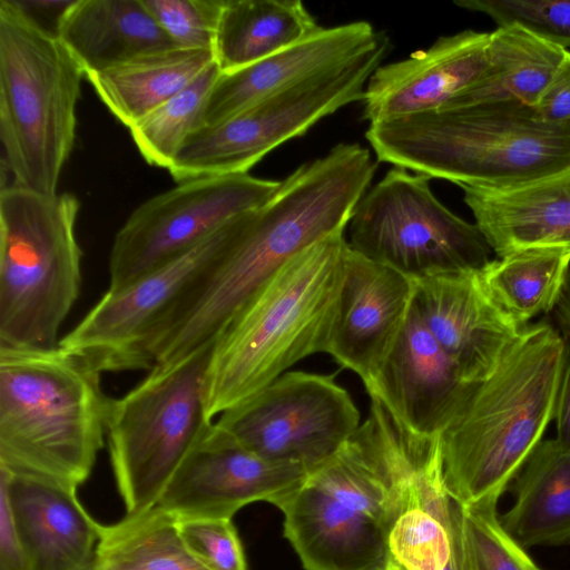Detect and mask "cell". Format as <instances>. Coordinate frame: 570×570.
Returning a JSON list of instances; mask_svg holds the SVG:
<instances>
[{
	"label": "cell",
	"instance_id": "cell-24",
	"mask_svg": "<svg viewBox=\"0 0 570 570\" xmlns=\"http://www.w3.org/2000/svg\"><path fill=\"white\" fill-rule=\"evenodd\" d=\"M58 38L86 77L136 57L177 48L142 0H73Z\"/></svg>",
	"mask_w": 570,
	"mask_h": 570
},
{
	"label": "cell",
	"instance_id": "cell-10",
	"mask_svg": "<svg viewBox=\"0 0 570 570\" xmlns=\"http://www.w3.org/2000/svg\"><path fill=\"white\" fill-rule=\"evenodd\" d=\"M380 42L338 67L267 96L214 125L194 130L168 168L177 183L245 174L285 141L304 135L321 119L363 100L366 83L389 53Z\"/></svg>",
	"mask_w": 570,
	"mask_h": 570
},
{
	"label": "cell",
	"instance_id": "cell-33",
	"mask_svg": "<svg viewBox=\"0 0 570 570\" xmlns=\"http://www.w3.org/2000/svg\"><path fill=\"white\" fill-rule=\"evenodd\" d=\"M489 16L498 27L517 24L562 49L570 47V0H458Z\"/></svg>",
	"mask_w": 570,
	"mask_h": 570
},
{
	"label": "cell",
	"instance_id": "cell-11",
	"mask_svg": "<svg viewBox=\"0 0 570 570\" xmlns=\"http://www.w3.org/2000/svg\"><path fill=\"white\" fill-rule=\"evenodd\" d=\"M430 181L391 168L356 205L347 225L350 248L411 279L484 267L493 252L483 234L448 209Z\"/></svg>",
	"mask_w": 570,
	"mask_h": 570
},
{
	"label": "cell",
	"instance_id": "cell-30",
	"mask_svg": "<svg viewBox=\"0 0 570 570\" xmlns=\"http://www.w3.org/2000/svg\"><path fill=\"white\" fill-rule=\"evenodd\" d=\"M94 570H208L184 541L177 519L155 505L101 524Z\"/></svg>",
	"mask_w": 570,
	"mask_h": 570
},
{
	"label": "cell",
	"instance_id": "cell-1",
	"mask_svg": "<svg viewBox=\"0 0 570 570\" xmlns=\"http://www.w3.org/2000/svg\"><path fill=\"white\" fill-rule=\"evenodd\" d=\"M377 164L360 144H337L302 164L274 196L243 215L240 233L175 312L155 342V365L169 364L214 340L288 261L346 229Z\"/></svg>",
	"mask_w": 570,
	"mask_h": 570
},
{
	"label": "cell",
	"instance_id": "cell-29",
	"mask_svg": "<svg viewBox=\"0 0 570 570\" xmlns=\"http://www.w3.org/2000/svg\"><path fill=\"white\" fill-rule=\"evenodd\" d=\"M479 274L494 303L523 328L554 311L570 275V248H530L494 257Z\"/></svg>",
	"mask_w": 570,
	"mask_h": 570
},
{
	"label": "cell",
	"instance_id": "cell-5",
	"mask_svg": "<svg viewBox=\"0 0 570 570\" xmlns=\"http://www.w3.org/2000/svg\"><path fill=\"white\" fill-rule=\"evenodd\" d=\"M365 138L377 160L459 187L509 188L570 167V120H543L517 101L389 119Z\"/></svg>",
	"mask_w": 570,
	"mask_h": 570
},
{
	"label": "cell",
	"instance_id": "cell-36",
	"mask_svg": "<svg viewBox=\"0 0 570 570\" xmlns=\"http://www.w3.org/2000/svg\"><path fill=\"white\" fill-rule=\"evenodd\" d=\"M534 109L547 121L570 120V51L567 50Z\"/></svg>",
	"mask_w": 570,
	"mask_h": 570
},
{
	"label": "cell",
	"instance_id": "cell-19",
	"mask_svg": "<svg viewBox=\"0 0 570 570\" xmlns=\"http://www.w3.org/2000/svg\"><path fill=\"white\" fill-rule=\"evenodd\" d=\"M489 43L490 32L464 30L381 65L366 83L362 118L371 125L444 107L484 73Z\"/></svg>",
	"mask_w": 570,
	"mask_h": 570
},
{
	"label": "cell",
	"instance_id": "cell-14",
	"mask_svg": "<svg viewBox=\"0 0 570 570\" xmlns=\"http://www.w3.org/2000/svg\"><path fill=\"white\" fill-rule=\"evenodd\" d=\"M281 184L248 173L208 176L147 199L115 236L108 288H120L188 252L235 217L265 204Z\"/></svg>",
	"mask_w": 570,
	"mask_h": 570
},
{
	"label": "cell",
	"instance_id": "cell-26",
	"mask_svg": "<svg viewBox=\"0 0 570 570\" xmlns=\"http://www.w3.org/2000/svg\"><path fill=\"white\" fill-rule=\"evenodd\" d=\"M214 61L212 50L171 48L86 78L111 114L129 128L181 91Z\"/></svg>",
	"mask_w": 570,
	"mask_h": 570
},
{
	"label": "cell",
	"instance_id": "cell-4",
	"mask_svg": "<svg viewBox=\"0 0 570 570\" xmlns=\"http://www.w3.org/2000/svg\"><path fill=\"white\" fill-rule=\"evenodd\" d=\"M347 247L343 230L304 249L220 331L206 376V407L212 420L301 360L326 353Z\"/></svg>",
	"mask_w": 570,
	"mask_h": 570
},
{
	"label": "cell",
	"instance_id": "cell-18",
	"mask_svg": "<svg viewBox=\"0 0 570 570\" xmlns=\"http://www.w3.org/2000/svg\"><path fill=\"white\" fill-rule=\"evenodd\" d=\"M470 385L462 383L413 301L392 350L366 391L406 430L430 436L445 430Z\"/></svg>",
	"mask_w": 570,
	"mask_h": 570
},
{
	"label": "cell",
	"instance_id": "cell-16",
	"mask_svg": "<svg viewBox=\"0 0 570 570\" xmlns=\"http://www.w3.org/2000/svg\"><path fill=\"white\" fill-rule=\"evenodd\" d=\"M412 281L414 304L462 383L489 375L523 328L490 297L479 269Z\"/></svg>",
	"mask_w": 570,
	"mask_h": 570
},
{
	"label": "cell",
	"instance_id": "cell-12",
	"mask_svg": "<svg viewBox=\"0 0 570 570\" xmlns=\"http://www.w3.org/2000/svg\"><path fill=\"white\" fill-rule=\"evenodd\" d=\"M244 214L175 259L120 288H108L58 345L101 374L150 371L155 342L196 285L234 245Z\"/></svg>",
	"mask_w": 570,
	"mask_h": 570
},
{
	"label": "cell",
	"instance_id": "cell-8",
	"mask_svg": "<svg viewBox=\"0 0 570 570\" xmlns=\"http://www.w3.org/2000/svg\"><path fill=\"white\" fill-rule=\"evenodd\" d=\"M79 202L0 188V346L53 347L81 286Z\"/></svg>",
	"mask_w": 570,
	"mask_h": 570
},
{
	"label": "cell",
	"instance_id": "cell-40",
	"mask_svg": "<svg viewBox=\"0 0 570 570\" xmlns=\"http://www.w3.org/2000/svg\"><path fill=\"white\" fill-rule=\"evenodd\" d=\"M552 313L554 314L556 318L570 321V275L564 292Z\"/></svg>",
	"mask_w": 570,
	"mask_h": 570
},
{
	"label": "cell",
	"instance_id": "cell-20",
	"mask_svg": "<svg viewBox=\"0 0 570 570\" xmlns=\"http://www.w3.org/2000/svg\"><path fill=\"white\" fill-rule=\"evenodd\" d=\"M383 36L367 21L323 27L261 61L220 72L208 98L204 125L217 124L267 96L355 59Z\"/></svg>",
	"mask_w": 570,
	"mask_h": 570
},
{
	"label": "cell",
	"instance_id": "cell-7",
	"mask_svg": "<svg viewBox=\"0 0 570 570\" xmlns=\"http://www.w3.org/2000/svg\"><path fill=\"white\" fill-rule=\"evenodd\" d=\"M82 77L58 36L14 0H0L1 174L10 175L9 185L57 194L75 141Z\"/></svg>",
	"mask_w": 570,
	"mask_h": 570
},
{
	"label": "cell",
	"instance_id": "cell-15",
	"mask_svg": "<svg viewBox=\"0 0 570 570\" xmlns=\"http://www.w3.org/2000/svg\"><path fill=\"white\" fill-rule=\"evenodd\" d=\"M308 471L267 460L213 422L180 464L157 505L177 520L232 519L257 501L276 505Z\"/></svg>",
	"mask_w": 570,
	"mask_h": 570
},
{
	"label": "cell",
	"instance_id": "cell-34",
	"mask_svg": "<svg viewBox=\"0 0 570 570\" xmlns=\"http://www.w3.org/2000/svg\"><path fill=\"white\" fill-rule=\"evenodd\" d=\"M177 48L214 52L225 0H142Z\"/></svg>",
	"mask_w": 570,
	"mask_h": 570
},
{
	"label": "cell",
	"instance_id": "cell-6",
	"mask_svg": "<svg viewBox=\"0 0 570 570\" xmlns=\"http://www.w3.org/2000/svg\"><path fill=\"white\" fill-rule=\"evenodd\" d=\"M100 377L59 345L0 346V468L77 490L107 433Z\"/></svg>",
	"mask_w": 570,
	"mask_h": 570
},
{
	"label": "cell",
	"instance_id": "cell-21",
	"mask_svg": "<svg viewBox=\"0 0 570 570\" xmlns=\"http://www.w3.org/2000/svg\"><path fill=\"white\" fill-rule=\"evenodd\" d=\"M27 570H94L100 523L78 500L77 490L0 468Z\"/></svg>",
	"mask_w": 570,
	"mask_h": 570
},
{
	"label": "cell",
	"instance_id": "cell-37",
	"mask_svg": "<svg viewBox=\"0 0 570 570\" xmlns=\"http://www.w3.org/2000/svg\"><path fill=\"white\" fill-rule=\"evenodd\" d=\"M0 570H27L11 503L2 487H0Z\"/></svg>",
	"mask_w": 570,
	"mask_h": 570
},
{
	"label": "cell",
	"instance_id": "cell-39",
	"mask_svg": "<svg viewBox=\"0 0 570 570\" xmlns=\"http://www.w3.org/2000/svg\"><path fill=\"white\" fill-rule=\"evenodd\" d=\"M18 7L38 26L47 20V29L57 36L60 19L73 0H14Z\"/></svg>",
	"mask_w": 570,
	"mask_h": 570
},
{
	"label": "cell",
	"instance_id": "cell-22",
	"mask_svg": "<svg viewBox=\"0 0 570 570\" xmlns=\"http://www.w3.org/2000/svg\"><path fill=\"white\" fill-rule=\"evenodd\" d=\"M404 435L406 476L402 507L389 534L390 564L400 570H445L452 556V498L444 481L441 434L420 435L404 428Z\"/></svg>",
	"mask_w": 570,
	"mask_h": 570
},
{
	"label": "cell",
	"instance_id": "cell-3",
	"mask_svg": "<svg viewBox=\"0 0 570 570\" xmlns=\"http://www.w3.org/2000/svg\"><path fill=\"white\" fill-rule=\"evenodd\" d=\"M567 341L547 320L523 327L494 370L471 384L441 433L443 474L461 507L499 503L553 422Z\"/></svg>",
	"mask_w": 570,
	"mask_h": 570
},
{
	"label": "cell",
	"instance_id": "cell-2",
	"mask_svg": "<svg viewBox=\"0 0 570 570\" xmlns=\"http://www.w3.org/2000/svg\"><path fill=\"white\" fill-rule=\"evenodd\" d=\"M366 420L276 507L306 570H389L406 476L403 426L373 396Z\"/></svg>",
	"mask_w": 570,
	"mask_h": 570
},
{
	"label": "cell",
	"instance_id": "cell-9",
	"mask_svg": "<svg viewBox=\"0 0 570 570\" xmlns=\"http://www.w3.org/2000/svg\"><path fill=\"white\" fill-rule=\"evenodd\" d=\"M216 337L179 361L155 365L134 389L111 399L106 434L126 513L157 505L213 424L206 407V376Z\"/></svg>",
	"mask_w": 570,
	"mask_h": 570
},
{
	"label": "cell",
	"instance_id": "cell-38",
	"mask_svg": "<svg viewBox=\"0 0 570 570\" xmlns=\"http://www.w3.org/2000/svg\"><path fill=\"white\" fill-rule=\"evenodd\" d=\"M562 331V330H561ZM567 347L554 410V440L570 450V333L562 331Z\"/></svg>",
	"mask_w": 570,
	"mask_h": 570
},
{
	"label": "cell",
	"instance_id": "cell-27",
	"mask_svg": "<svg viewBox=\"0 0 570 570\" xmlns=\"http://www.w3.org/2000/svg\"><path fill=\"white\" fill-rule=\"evenodd\" d=\"M323 27L299 0H225L214 57L230 72L273 56Z\"/></svg>",
	"mask_w": 570,
	"mask_h": 570
},
{
	"label": "cell",
	"instance_id": "cell-13",
	"mask_svg": "<svg viewBox=\"0 0 570 570\" xmlns=\"http://www.w3.org/2000/svg\"><path fill=\"white\" fill-rule=\"evenodd\" d=\"M215 424L256 454L311 472L331 459L362 423L335 374L291 371L223 412Z\"/></svg>",
	"mask_w": 570,
	"mask_h": 570
},
{
	"label": "cell",
	"instance_id": "cell-41",
	"mask_svg": "<svg viewBox=\"0 0 570 570\" xmlns=\"http://www.w3.org/2000/svg\"><path fill=\"white\" fill-rule=\"evenodd\" d=\"M556 321H557V325L560 330L570 333V321L569 320L556 318Z\"/></svg>",
	"mask_w": 570,
	"mask_h": 570
},
{
	"label": "cell",
	"instance_id": "cell-25",
	"mask_svg": "<svg viewBox=\"0 0 570 570\" xmlns=\"http://www.w3.org/2000/svg\"><path fill=\"white\" fill-rule=\"evenodd\" d=\"M513 503L500 517L525 549L570 543V450L543 439L511 483Z\"/></svg>",
	"mask_w": 570,
	"mask_h": 570
},
{
	"label": "cell",
	"instance_id": "cell-35",
	"mask_svg": "<svg viewBox=\"0 0 570 570\" xmlns=\"http://www.w3.org/2000/svg\"><path fill=\"white\" fill-rule=\"evenodd\" d=\"M180 534L208 570H247L232 519L177 520Z\"/></svg>",
	"mask_w": 570,
	"mask_h": 570
},
{
	"label": "cell",
	"instance_id": "cell-32",
	"mask_svg": "<svg viewBox=\"0 0 570 570\" xmlns=\"http://www.w3.org/2000/svg\"><path fill=\"white\" fill-rule=\"evenodd\" d=\"M498 503L462 507L475 570H542L502 525Z\"/></svg>",
	"mask_w": 570,
	"mask_h": 570
},
{
	"label": "cell",
	"instance_id": "cell-23",
	"mask_svg": "<svg viewBox=\"0 0 570 570\" xmlns=\"http://www.w3.org/2000/svg\"><path fill=\"white\" fill-rule=\"evenodd\" d=\"M461 188L495 257L530 248H570V167L509 188Z\"/></svg>",
	"mask_w": 570,
	"mask_h": 570
},
{
	"label": "cell",
	"instance_id": "cell-17",
	"mask_svg": "<svg viewBox=\"0 0 570 570\" xmlns=\"http://www.w3.org/2000/svg\"><path fill=\"white\" fill-rule=\"evenodd\" d=\"M413 281L350 246L326 353L368 389L409 315Z\"/></svg>",
	"mask_w": 570,
	"mask_h": 570
},
{
	"label": "cell",
	"instance_id": "cell-28",
	"mask_svg": "<svg viewBox=\"0 0 570 570\" xmlns=\"http://www.w3.org/2000/svg\"><path fill=\"white\" fill-rule=\"evenodd\" d=\"M566 52L517 24L498 27L490 32L487 70L444 107L500 101L535 107Z\"/></svg>",
	"mask_w": 570,
	"mask_h": 570
},
{
	"label": "cell",
	"instance_id": "cell-31",
	"mask_svg": "<svg viewBox=\"0 0 570 570\" xmlns=\"http://www.w3.org/2000/svg\"><path fill=\"white\" fill-rule=\"evenodd\" d=\"M219 75L214 61L181 91L128 128L146 163L169 168L186 138L204 126V112Z\"/></svg>",
	"mask_w": 570,
	"mask_h": 570
}]
</instances>
